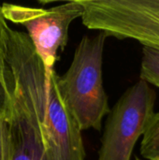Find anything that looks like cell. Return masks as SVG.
Instances as JSON below:
<instances>
[{
    "label": "cell",
    "mask_w": 159,
    "mask_h": 160,
    "mask_svg": "<svg viewBox=\"0 0 159 160\" xmlns=\"http://www.w3.org/2000/svg\"><path fill=\"white\" fill-rule=\"evenodd\" d=\"M57 73L48 74L39 55L34 65L35 95L41 132L53 160H84L85 151L75 118L66 108L57 89Z\"/></svg>",
    "instance_id": "obj_4"
},
{
    "label": "cell",
    "mask_w": 159,
    "mask_h": 160,
    "mask_svg": "<svg viewBox=\"0 0 159 160\" xmlns=\"http://www.w3.org/2000/svg\"><path fill=\"white\" fill-rule=\"evenodd\" d=\"M156 92L142 80L122 95L109 112L97 160H131L138 140L156 113Z\"/></svg>",
    "instance_id": "obj_5"
},
{
    "label": "cell",
    "mask_w": 159,
    "mask_h": 160,
    "mask_svg": "<svg viewBox=\"0 0 159 160\" xmlns=\"http://www.w3.org/2000/svg\"><path fill=\"white\" fill-rule=\"evenodd\" d=\"M0 160H10V139L7 122L0 117Z\"/></svg>",
    "instance_id": "obj_10"
},
{
    "label": "cell",
    "mask_w": 159,
    "mask_h": 160,
    "mask_svg": "<svg viewBox=\"0 0 159 160\" xmlns=\"http://www.w3.org/2000/svg\"><path fill=\"white\" fill-rule=\"evenodd\" d=\"M107 38L103 32L93 38L84 36L67 71L62 77L57 76L56 84L62 101L82 131L90 128L99 131L103 118L111 111L102 80Z\"/></svg>",
    "instance_id": "obj_2"
},
{
    "label": "cell",
    "mask_w": 159,
    "mask_h": 160,
    "mask_svg": "<svg viewBox=\"0 0 159 160\" xmlns=\"http://www.w3.org/2000/svg\"><path fill=\"white\" fill-rule=\"evenodd\" d=\"M134 160H142V159H140V158H139L138 157H136V158H134Z\"/></svg>",
    "instance_id": "obj_12"
},
{
    "label": "cell",
    "mask_w": 159,
    "mask_h": 160,
    "mask_svg": "<svg viewBox=\"0 0 159 160\" xmlns=\"http://www.w3.org/2000/svg\"><path fill=\"white\" fill-rule=\"evenodd\" d=\"M11 82L7 69L0 68V117L7 119L11 112Z\"/></svg>",
    "instance_id": "obj_9"
},
{
    "label": "cell",
    "mask_w": 159,
    "mask_h": 160,
    "mask_svg": "<svg viewBox=\"0 0 159 160\" xmlns=\"http://www.w3.org/2000/svg\"><path fill=\"white\" fill-rule=\"evenodd\" d=\"M37 54L27 34L8 26L5 62L11 82V112L7 119L10 160H53L48 152L37 114L34 82Z\"/></svg>",
    "instance_id": "obj_1"
},
{
    "label": "cell",
    "mask_w": 159,
    "mask_h": 160,
    "mask_svg": "<svg viewBox=\"0 0 159 160\" xmlns=\"http://www.w3.org/2000/svg\"><path fill=\"white\" fill-rule=\"evenodd\" d=\"M141 154L148 160H159V112L154 114L142 136Z\"/></svg>",
    "instance_id": "obj_7"
},
{
    "label": "cell",
    "mask_w": 159,
    "mask_h": 160,
    "mask_svg": "<svg viewBox=\"0 0 159 160\" xmlns=\"http://www.w3.org/2000/svg\"><path fill=\"white\" fill-rule=\"evenodd\" d=\"M8 28V25L6 22V19L3 16L1 6H0V68H6V62H5V56H6V36H7V30Z\"/></svg>",
    "instance_id": "obj_11"
},
{
    "label": "cell",
    "mask_w": 159,
    "mask_h": 160,
    "mask_svg": "<svg viewBox=\"0 0 159 160\" xmlns=\"http://www.w3.org/2000/svg\"><path fill=\"white\" fill-rule=\"evenodd\" d=\"M141 80L159 88V50L143 47Z\"/></svg>",
    "instance_id": "obj_8"
},
{
    "label": "cell",
    "mask_w": 159,
    "mask_h": 160,
    "mask_svg": "<svg viewBox=\"0 0 159 160\" xmlns=\"http://www.w3.org/2000/svg\"><path fill=\"white\" fill-rule=\"evenodd\" d=\"M82 23L119 39L159 50V0H80Z\"/></svg>",
    "instance_id": "obj_3"
},
{
    "label": "cell",
    "mask_w": 159,
    "mask_h": 160,
    "mask_svg": "<svg viewBox=\"0 0 159 160\" xmlns=\"http://www.w3.org/2000/svg\"><path fill=\"white\" fill-rule=\"evenodd\" d=\"M1 9L6 20L22 25L27 30L26 34L48 74L54 70L58 51H63L67 44L71 22L82 17L83 12L80 0L69 1L51 8L4 3Z\"/></svg>",
    "instance_id": "obj_6"
}]
</instances>
